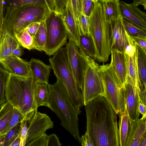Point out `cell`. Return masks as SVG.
Listing matches in <instances>:
<instances>
[{"mask_svg":"<svg viewBox=\"0 0 146 146\" xmlns=\"http://www.w3.org/2000/svg\"><path fill=\"white\" fill-rule=\"evenodd\" d=\"M85 106L86 132L94 146H119L117 114L106 98L99 96Z\"/></svg>","mask_w":146,"mask_h":146,"instance_id":"cell-1","label":"cell"},{"mask_svg":"<svg viewBox=\"0 0 146 146\" xmlns=\"http://www.w3.org/2000/svg\"><path fill=\"white\" fill-rule=\"evenodd\" d=\"M34 76L25 77L9 73L6 82V102L16 109L29 122L37 111L35 95L37 82Z\"/></svg>","mask_w":146,"mask_h":146,"instance_id":"cell-2","label":"cell"},{"mask_svg":"<svg viewBox=\"0 0 146 146\" xmlns=\"http://www.w3.org/2000/svg\"><path fill=\"white\" fill-rule=\"evenodd\" d=\"M50 92L49 108L60 119V125L80 144L78 115L81 113L73 105L64 85L57 79L53 84H48Z\"/></svg>","mask_w":146,"mask_h":146,"instance_id":"cell-3","label":"cell"},{"mask_svg":"<svg viewBox=\"0 0 146 146\" xmlns=\"http://www.w3.org/2000/svg\"><path fill=\"white\" fill-rule=\"evenodd\" d=\"M89 32L94 46L95 60L99 63L108 62L111 51V22L106 20L101 3L94 2L89 17Z\"/></svg>","mask_w":146,"mask_h":146,"instance_id":"cell-4","label":"cell"},{"mask_svg":"<svg viewBox=\"0 0 146 146\" xmlns=\"http://www.w3.org/2000/svg\"><path fill=\"white\" fill-rule=\"evenodd\" d=\"M50 12L47 5L28 4L7 8L1 30L13 36L31 24L45 20Z\"/></svg>","mask_w":146,"mask_h":146,"instance_id":"cell-5","label":"cell"},{"mask_svg":"<svg viewBox=\"0 0 146 146\" xmlns=\"http://www.w3.org/2000/svg\"><path fill=\"white\" fill-rule=\"evenodd\" d=\"M49 60L55 75L64 85L72 104L77 109H80L84 105L82 94L69 64L66 47L59 48Z\"/></svg>","mask_w":146,"mask_h":146,"instance_id":"cell-6","label":"cell"},{"mask_svg":"<svg viewBox=\"0 0 146 146\" xmlns=\"http://www.w3.org/2000/svg\"><path fill=\"white\" fill-rule=\"evenodd\" d=\"M98 71L103 84L104 97L117 114L123 111L125 106L124 89L112 64L99 65Z\"/></svg>","mask_w":146,"mask_h":146,"instance_id":"cell-7","label":"cell"},{"mask_svg":"<svg viewBox=\"0 0 146 146\" xmlns=\"http://www.w3.org/2000/svg\"><path fill=\"white\" fill-rule=\"evenodd\" d=\"M46 40L43 51L50 56L66 42L68 33L61 14L51 11L46 19Z\"/></svg>","mask_w":146,"mask_h":146,"instance_id":"cell-8","label":"cell"},{"mask_svg":"<svg viewBox=\"0 0 146 146\" xmlns=\"http://www.w3.org/2000/svg\"><path fill=\"white\" fill-rule=\"evenodd\" d=\"M87 65L85 71L82 91L84 104L99 96H104L101 78L98 72L99 64L94 60L86 54Z\"/></svg>","mask_w":146,"mask_h":146,"instance_id":"cell-9","label":"cell"},{"mask_svg":"<svg viewBox=\"0 0 146 146\" xmlns=\"http://www.w3.org/2000/svg\"><path fill=\"white\" fill-rule=\"evenodd\" d=\"M66 44L69 64L78 86L82 93L84 76L87 65L86 54L80 46L78 47L70 39H69Z\"/></svg>","mask_w":146,"mask_h":146,"instance_id":"cell-10","label":"cell"},{"mask_svg":"<svg viewBox=\"0 0 146 146\" xmlns=\"http://www.w3.org/2000/svg\"><path fill=\"white\" fill-rule=\"evenodd\" d=\"M53 126V122L48 115L36 111L29 121L25 145Z\"/></svg>","mask_w":146,"mask_h":146,"instance_id":"cell-11","label":"cell"},{"mask_svg":"<svg viewBox=\"0 0 146 146\" xmlns=\"http://www.w3.org/2000/svg\"><path fill=\"white\" fill-rule=\"evenodd\" d=\"M125 104L129 117L131 121L139 118L138 110L139 99V91L135 88L131 78L127 76L123 86Z\"/></svg>","mask_w":146,"mask_h":146,"instance_id":"cell-12","label":"cell"},{"mask_svg":"<svg viewBox=\"0 0 146 146\" xmlns=\"http://www.w3.org/2000/svg\"><path fill=\"white\" fill-rule=\"evenodd\" d=\"M0 64L10 74L25 77L33 76L28 62L16 56L11 55L1 59Z\"/></svg>","mask_w":146,"mask_h":146,"instance_id":"cell-13","label":"cell"},{"mask_svg":"<svg viewBox=\"0 0 146 146\" xmlns=\"http://www.w3.org/2000/svg\"><path fill=\"white\" fill-rule=\"evenodd\" d=\"M111 50L115 49L124 53L125 31L120 16L111 22Z\"/></svg>","mask_w":146,"mask_h":146,"instance_id":"cell-14","label":"cell"},{"mask_svg":"<svg viewBox=\"0 0 146 146\" xmlns=\"http://www.w3.org/2000/svg\"><path fill=\"white\" fill-rule=\"evenodd\" d=\"M146 115L131 121L129 136L126 146H139L142 139L146 135Z\"/></svg>","mask_w":146,"mask_h":146,"instance_id":"cell-15","label":"cell"},{"mask_svg":"<svg viewBox=\"0 0 146 146\" xmlns=\"http://www.w3.org/2000/svg\"><path fill=\"white\" fill-rule=\"evenodd\" d=\"M28 62L30 70L38 82L48 84L51 67L38 59L31 58Z\"/></svg>","mask_w":146,"mask_h":146,"instance_id":"cell-16","label":"cell"},{"mask_svg":"<svg viewBox=\"0 0 146 146\" xmlns=\"http://www.w3.org/2000/svg\"><path fill=\"white\" fill-rule=\"evenodd\" d=\"M112 64L122 86L126 79L127 73L124 53L117 50H111Z\"/></svg>","mask_w":146,"mask_h":146,"instance_id":"cell-17","label":"cell"},{"mask_svg":"<svg viewBox=\"0 0 146 146\" xmlns=\"http://www.w3.org/2000/svg\"><path fill=\"white\" fill-rule=\"evenodd\" d=\"M61 16L68 33L69 39L74 42L78 47L80 44V38L77 23L67 6Z\"/></svg>","mask_w":146,"mask_h":146,"instance_id":"cell-18","label":"cell"},{"mask_svg":"<svg viewBox=\"0 0 146 146\" xmlns=\"http://www.w3.org/2000/svg\"><path fill=\"white\" fill-rule=\"evenodd\" d=\"M19 46L15 36L1 30L0 36V60L12 55L13 51Z\"/></svg>","mask_w":146,"mask_h":146,"instance_id":"cell-19","label":"cell"},{"mask_svg":"<svg viewBox=\"0 0 146 146\" xmlns=\"http://www.w3.org/2000/svg\"><path fill=\"white\" fill-rule=\"evenodd\" d=\"M135 45L139 78V91H146V51L136 43Z\"/></svg>","mask_w":146,"mask_h":146,"instance_id":"cell-20","label":"cell"},{"mask_svg":"<svg viewBox=\"0 0 146 146\" xmlns=\"http://www.w3.org/2000/svg\"><path fill=\"white\" fill-rule=\"evenodd\" d=\"M117 114L119 116V146H126L130 131L131 121L128 115L126 105L124 111L120 112Z\"/></svg>","mask_w":146,"mask_h":146,"instance_id":"cell-21","label":"cell"},{"mask_svg":"<svg viewBox=\"0 0 146 146\" xmlns=\"http://www.w3.org/2000/svg\"><path fill=\"white\" fill-rule=\"evenodd\" d=\"M120 1V0H104L100 2L106 21L111 22L121 16Z\"/></svg>","mask_w":146,"mask_h":146,"instance_id":"cell-22","label":"cell"},{"mask_svg":"<svg viewBox=\"0 0 146 146\" xmlns=\"http://www.w3.org/2000/svg\"><path fill=\"white\" fill-rule=\"evenodd\" d=\"M127 75L131 79L135 88L139 92V78L137 66L136 52L134 56L129 57L124 54Z\"/></svg>","mask_w":146,"mask_h":146,"instance_id":"cell-23","label":"cell"},{"mask_svg":"<svg viewBox=\"0 0 146 146\" xmlns=\"http://www.w3.org/2000/svg\"><path fill=\"white\" fill-rule=\"evenodd\" d=\"M48 84L38 82L35 89L36 102L38 108L44 106L50 107V92Z\"/></svg>","mask_w":146,"mask_h":146,"instance_id":"cell-24","label":"cell"},{"mask_svg":"<svg viewBox=\"0 0 146 146\" xmlns=\"http://www.w3.org/2000/svg\"><path fill=\"white\" fill-rule=\"evenodd\" d=\"M46 19L40 22L39 27L33 37L34 48L39 51H43L46 40Z\"/></svg>","mask_w":146,"mask_h":146,"instance_id":"cell-25","label":"cell"},{"mask_svg":"<svg viewBox=\"0 0 146 146\" xmlns=\"http://www.w3.org/2000/svg\"><path fill=\"white\" fill-rule=\"evenodd\" d=\"M78 31L80 42V46H80L82 48L87 55L95 60L96 56V52L91 37L90 35L84 34L78 29Z\"/></svg>","mask_w":146,"mask_h":146,"instance_id":"cell-26","label":"cell"},{"mask_svg":"<svg viewBox=\"0 0 146 146\" xmlns=\"http://www.w3.org/2000/svg\"><path fill=\"white\" fill-rule=\"evenodd\" d=\"M119 7L121 16L122 18L129 21L136 26L146 31V24L134 15L123 4L122 1H120Z\"/></svg>","mask_w":146,"mask_h":146,"instance_id":"cell-27","label":"cell"},{"mask_svg":"<svg viewBox=\"0 0 146 146\" xmlns=\"http://www.w3.org/2000/svg\"><path fill=\"white\" fill-rule=\"evenodd\" d=\"M0 109V133L9 123L13 115L14 107L6 102Z\"/></svg>","mask_w":146,"mask_h":146,"instance_id":"cell-28","label":"cell"},{"mask_svg":"<svg viewBox=\"0 0 146 146\" xmlns=\"http://www.w3.org/2000/svg\"><path fill=\"white\" fill-rule=\"evenodd\" d=\"M13 36L23 48L29 50L35 49L33 38L26 29L14 33Z\"/></svg>","mask_w":146,"mask_h":146,"instance_id":"cell-29","label":"cell"},{"mask_svg":"<svg viewBox=\"0 0 146 146\" xmlns=\"http://www.w3.org/2000/svg\"><path fill=\"white\" fill-rule=\"evenodd\" d=\"M122 21L125 31L130 36L146 38V31L122 18Z\"/></svg>","mask_w":146,"mask_h":146,"instance_id":"cell-30","label":"cell"},{"mask_svg":"<svg viewBox=\"0 0 146 146\" xmlns=\"http://www.w3.org/2000/svg\"><path fill=\"white\" fill-rule=\"evenodd\" d=\"M24 120H26L25 117L16 109L14 108L13 115L9 123L0 135L5 134L11 129Z\"/></svg>","mask_w":146,"mask_h":146,"instance_id":"cell-31","label":"cell"},{"mask_svg":"<svg viewBox=\"0 0 146 146\" xmlns=\"http://www.w3.org/2000/svg\"><path fill=\"white\" fill-rule=\"evenodd\" d=\"M9 74V73L0 65V108L6 102L5 88Z\"/></svg>","mask_w":146,"mask_h":146,"instance_id":"cell-32","label":"cell"},{"mask_svg":"<svg viewBox=\"0 0 146 146\" xmlns=\"http://www.w3.org/2000/svg\"><path fill=\"white\" fill-rule=\"evenodd\" d=\"M4 2L6 8L28 4L47 5L45 0H4Z\"/></svg>","mask_w":146,"mask_h":146,"instance_id":"cell-33","label":"cell"},{"mask_svg":"<svg viewBox=\"0 0 146 146\" xmlns=\"http://www.w3.org/2000/svg\"><path fill=\"white\" fill-rule=\"evenodd\" d=\"M75 21L82 14L81 0H67V5Z\"/></svg>","mask_w":146,"mask_h":146,"instance_id":"cell-34","label":"cell"},{"mask_svg":"<svg viewBox=\"0 0 146 146\" xmlns=\"http://www.w3.org/2000/svg\"><path fill=\"white\" fill-rule=\"evenodd\" d=\"M20 124L19 123L4 135L3 146H10L17 137L20 132Z\"/></svg>","mask_w":146,"mask_h":146,"instance_id":"cell-35","label":"cell"},{"mask_svg":"<svg viewBox=\"0 0 146 146\" xmlns=\"http://www.w3.org/2000/svg\"><path fill=\"white\" fill-rule=\"evenodd\" d=\"M125 31L124 43V54L129 57L133 56L136 51L135 43L131 36Z\"/></svg>","mask_w":146,"mask_h":146,"instance_id":"cell-36","label":"cell"},{"mask_svg":"<svg viewBox=\"0 0 146 146\" xmlns=\"http://www.w3.org/2000/svg\"><path fill=\"white\" fill-rule=\"evenodd\" d=\"M78 29L84 35H90L89 17L82 14L77 21Z\"/></svg>","mask_w":146,"mask_h":146,"instance_id":"cell-37","label":"cell"},{"mask_svg":"<svg viewBox=\"0 0 146 146\" xmlns=\"http://www.w3.org/2000/svg\"><path fill=\"white\" fill-rule=\"evenodd\" d=\"M126 7L136 17L146 24V13L142 11L132 3H127L122 1Z\"/></svg>","mask_w":146,"mask_h":146,"instance_id":"cell-38","label":"cell"},{"mask_svg":"<svg viewBox=\"0 0 146 146\" xmlns=\"http://www.w3.org/2000/svg\"><path fill=\"white\" fill-rule=\"evenodd\" d=\"M27 121L25 120L21 123L20 127V142L19 146H25L27 135L28 127Z\"/></svg>","mask_w":146,"mask_h":146,"instance_id":"cell-39","label":"cell"},{"mask_svg":"<svg viewBox=\"0 0 146 146\" xmlns=\"http://www.w3.org/2000/svg\"><path fill=\"white\" fill-rule=\"evenodd\" d=\"M48 136L44 133L31 141L25 146H46Z\"/></svg>","mask_w":146,"mask_h":146,"instance_id":"cell-40","label":"cell"},{"mask_svg":"<svg viewBox=\"0 0 146 146\" xmlns=\"http://www.w3.org/2000/svg\"><path fill=\"white\" fill-rule=\"evenodd\" d=\"M94 2L91 0H86L82 5V14L90 17L94 7Z\"/></svg>","mask_w":146,"mask_h":146,"instance_id":"cell-41","label":"cell"},{"mask_svg":"<svg viewBox=\"0 0 146 146\" xmlns=\"http://www.w3.org/2000/svg\"><path fill=\"white\" fill-rule=\"evenodd\" d=\"M62 145L56 134L53 133L48 136L46 146H60Z\"/></svg>","mask_w":146,"mask_h":146,"instance_id":"cell-42","label":"cell"},{"mask_svg":"<svg viewBox=\"0 0 146 146\" xmlns=\"http://www.w3.org/2000/svg\"><path fill=\"white\" fill-rule=\"evenodd\" d=\"M67 0H55V12L61 14L67 5Z\"/></svg>","mask_w":146,"mask_h":146,"instance_id":"cell-43","label":"cell"},{"mask_svg":"<svg viewBox=\"0 0 146 146\" xmlns=\"http://www.w3.org/2000/svg\"><path fill=\"white\" fill-rule=\"evenodd\" d=\"M80 141L82 146H94L91 137L86 131L84 135L80 137Z\"/></svg>","mask_w":146,"mask_h":146,"instance_id":"cell-44","label":"cell"},{"mask_svg":"<svg viewBox=\"0 0 146 146\" xmlns=\"http://www.w3.org/2000/svg\"><path fill=\"white\" fill-rule=\"evenodd\" d=\"M40 23L39 22L32 23L27 26L25 29L33 38L39 27Z\"/></svg>","mask_w":146,"mask_h":146,"instance_id":"cell-45","label":"cell"},{"mask_svg":"<svg viewBox=\"0 0 146 146\" xmlns=\"http://www.w3.org/2000/svg\"><path fill=\"white\" fill-rule=\"evenodd\" d=\"M134 42L146 51V38L131 37Z\"/></svg>","mask_w":146,"mask_h":146,"instance_id":"cell-46","label":"cell"},{"mask_svg":"<svg viewBox=\"0 0 146 146\" xmlns=\"http://www.w3.org/2000/svg\"><path fill=\"white\" fill-rule=\"evenodd\" d=\"M146 105L143 103L140 98L138 106V110L139 113L141 114L142 116L146 115Z\"/></svg>","mask_w":146,"mask_h":146,"instance_id":"cell-47","label":"cell"},{"mask_svg":"<svg viewBox=\"0 0 146 146\" xmlns=\"http://www.w3.org/2000/svg\"><path fill=\"white\" fill-rule=\"evenodd\" d=\"M4 0H0V30H1L3 20V7Z\"/></svg>","mask_w":146,"mask_h":146,"instance_id":"cell-48","label":"cell"},{"mask_svg":"<svg viewBox=\"0 0 146 146\" xmlns=\"http://www.w3.org/2000/svg\"><path fill=\"white\" fill-rule=\"evenodd\" d=\"M47 6L51 11H54L55 0H45Z\"/></svg>","mask_w":146,"mask_h":146,"instance_id":"cell-49","label":"cell"},{"mask_svg":"<svg viewBox=\"0 0 146 146\" xmlns=\"http://www.w3.org/2000/svg\"><path fill=\"white\" fill-rule=\"evenodd\" d=\"M23 51L22 48L20 47V46H19L16 48L13 51L12 55H14L18 57H20L23 54Z\"/></svg>","mask_w":146,"mask_h":146,"instance_id":"cell-50","label":"cell"},{"mask_svg":"<svg viewBox=\"0 0 146 146\" xmlns=\"http://www.w3.org/2000/svg\"><path fill=\"white\" fill-rule=\"evenodd\" d=\"M20 132L17 137L12 143L10 146H19L20 142Z\"/></svg>","mask_w":146,"mask_h":146,"instance_id":"cell-51","label":"cell"},{"mask_svg":"<svg viewBox=\"0 0 146 146\" xmlns=\"http://www.w3.org/2000/svg\"><path fill=\"white\" fill-rule=\"evenodd\" d=\"M139 146H146V135L142 139L139 143Z\"/></svg>","mask_w":146,"mask_h":146,"instance_id":"cell-52","label":"cell"},{"mask_svg":"<svg viewBox=\"0 0 146 146\" xmlns=\"http://www.w3.org/2000/svg\"><path fill=\"white\" fill-rule=\"evenodd\" d=\"M142 5L144 7L145 9H146V0H142L138 4V5Z\"/></svg>","mask_w":146,"mask_h":146,"instance_id":"cell-53","label":"cell"},{"mask_svg":"<svg viewBox=\"0 0 146 146\" xmlns=\"http://www.w3.org/2000/svg\"><path fill=\"white\" fill-rule=\"evenodd\" d=\"M142 0H133V3H132L135 6H138V4Z\"/></svg>","mask_w":146,"mask_h":146,"instance_id":"cell-54","label":"cell"},{"mask_svg":"<svg viewBox=\"0 0 146 146\" xmlns=\"http://www.w3.org/2000/svg\"><path fill=\"white\" fill-rule=\"evenodd\" d=\"M86 0H81V5H82H82L83 4L84 1ZM92 1H93L94 2H95L97 1H98V0H91Z\"/></svg>","mask_w":146,"mask_h":146,"instance_id":"cell-55","label":"cell"},{"mask_svg":"<svg viewBox=\"0 0 146 146\" xmlns=\"http://www.w3.org/2000/svg\"><path fill=\"white\" fill-rule=\"evenodd\" d=\"M98 0V1L101 2L104 0Z\"/></svg>","mask_w":146,"mask_h":146,"instance_id":"cell-56","label":"cell"},{"mask_svg":"<svg viewBox=\"0 0 146 146\" xmlns=\"http://www.w3.org/2000/svg\"><path fill=\"white\" fill-rule=\"evenodd\" d=\"M1 30H0V35H1Z\"/></svg>","mask_w":146,"mask_h":146,"instance_id":"cell-57","label":"cell"},{"mask_svg":"<svg viewBox=\"0 0 146 146\" xmlns=\"http://www.w3.org/2000/svg\"><path fill=\"white\" fill-rule=\"evenodd\" d=\"M0 137H1V135H0Z\"/></svg>","mask_w":146,"mask_h":146,"instance_id":"cell-58","label":"cell"}]
</instances>
